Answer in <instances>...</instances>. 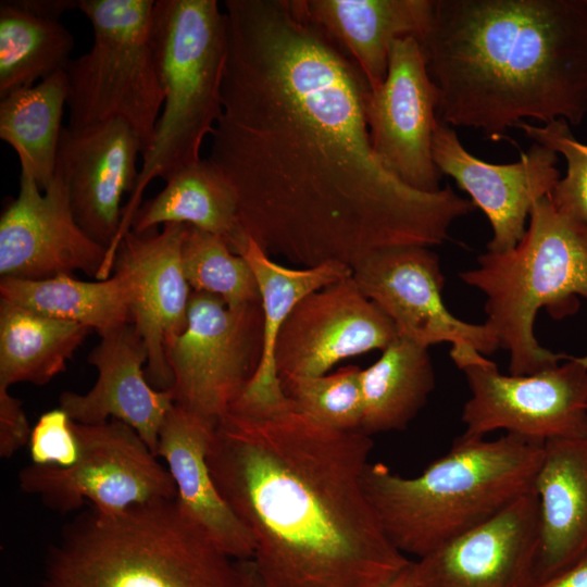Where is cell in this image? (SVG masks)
Masks as SVG:
<instances>
[{
    "instance_id": "39",
    "label": "cell",
    "mask_w": 587,
    "mask_h": 587,
    "mask_svg": "<svg viewBox=\"0 0 587 587\" xmlns=\"http://www.w3.org/2000/svg\"><path fill=\"white\" fill-rule=\"evenodd\" d=\"M410 564L395 578H392L385 587H415L410 576Z\"/></svg>"
},
{
    "instance_id": "30",
    "label": "cell",
    "mask_w": 587,
    "mask_h": 587,
    "mask_svg": "<svg viewBox=\"0 0 587 587\" xmlns=\"http://www.w3.org/2000/svg\"><path fill=\"white\" fill-rule=\"evenodd\" d=\"M74 38L59 20L0 2V98L36 85L71 61Z\"/></svg>"
},
{
    "instance_id": "33",
    "label": "cell",
    "mask_w": 587,
    "mask_h": 587,
    "mask_svg": "<svg viewBox=\"0 0 587 587\" xmlns=\"http://www.w3.org/2000/svg\"><path fill=\"white\" fill-rule=\"evenodd\" d=\"M516 127L535 143L550 148L566 161V173L551 197L562 209L587 222V143L578 141L564 120L540 126L521 122Z\"/></svg>"
},
{
    "instance_id": "34",
    "label": "cell",
    "mask_w": 587,
    "mask_h": 587,
    "mask_svg": "<svg viewBox=\"0 0 587 587\" xmlns=\"http://www.w3.org/2000/svg\"><path fill=\"white\" fill-rule=\"evenodd\" d=\"M30 459L36 465L67 467L79 455V445L73 421L61 409L43 413L32 428Z\"/></svg>"
},
{
    "instance_id": "20",
    "label": "cell",
    "mask_w": 587,
    "mask_h": 587,
    "mask_svg": "<svg viewBox=\"0 0 587 587\" xmlns=\"http://www.w3.org/2000/svg\"><path fill=\"white\" fill-rule=\"evenodd\" d=\"M100 338L88 355L98 372L95 385L86 394L64 391L59 408L80 424L118 420L134 428L157 457L160 429L175 404L173 391L155 389L147 379L148 352L132 324Z\"/></svg>"
},
{
    "instance_id": "1",
    "label": "cell",
    "mask_w": 587,
    "mask_h": 587,
    "mask_svg": "<svg viewBox=\"0 0 587 587\" xmlns=\"http://www.w3.org/2000/svg\"><path fill=\"white\" fill-rule=\"evenodd\" d=\"M222 113L208 160L240 227L268 255L351 270L396 246L432 247L475 210L450 186L415 190L375 153L371 87L298 0H225Z\"/></svg>"
},
{
    "instance_id": "29",
    "label": "cell",
    "mask_w": 587,
    "mask_h": 587,
    "mask_svg": "<svg viewBox=\"0 0 587 587\" xmlns=\"http://www.w3.org/2000/svg\"><path fill=\"white\" fill-rule=\"evenodd\" d=\"M68 96L65 71L0 98V138L16 152L21 171L41 190L55 174L62 116Z\"/></svg>"
},
{
    "instance_id": "7",
    "label": "cell",
    "mask_w": 587,
    "mask_h": 587,
    "mask_svg": "<svg viewBox=\"0 0 587 587\" xmlns=\"http://www.w3.org/2000/svg\"><path fill=\"white\" fill-rule=\"evenodd\" d=\"M150 39L164 103L133 191L122 210L117 247L130 229L141 196L154 178L166 182L202 158L200 150L222 113L227 57L224 12L216 0H157Z\"/></svg>"
},
{
    "instance_id": "8",
    "label": "cell",
    "mask_w": 587,
    "mask_h": 587,
    "mask_svg": "<svg viewBox=\"0 0 587 587\" xmlns=\"http://www.w3.org/2000/svg\"><path fill=\"white\" fill-rule=\"evenodd\" d=\"M154 0H80L92 26L90 50L71 59L67 77L70 128L124 121L143 155L164 103L150 39Z\"/></svg>"
},
{
    "instance_id": "32",
    "label": "cell",
    "mask_w": 587,
    "mask_h": 587,
    "mask_svg": "<svg viewBox=\"0 0 587 587\" xmlns=\"http://www.w3.org/2000/svg\"><path fill=\"white\" fill-rule=\"evenodd\" d=\"M362 369L348 365L333 374L280 380L283 392L299 412L337 430H361Z\"/></svg>"
},
{
    "instance_id": "24",
    "label": "cell",
    "mask_w": 587,
    "mask_h": 587,
    "mask_svg": "<svg viewBox=\"0 0 587 587\" xmlns=\"http://www.w3.org/2000/svg\"><path fill=\"white\" fill-rule=\"evenodd\" d=\"M236 254L245 258L259 285L263 311V349L253 378L232 410L276 404L287 399L274 366V349L283 323L305 296L352 273L349 266L336 262L301 268L284 266L273 261L248 236L237 248Z\"/></svg>"
},
{
    "instance_id": "11",
    "label": "cell",
    "mask_w": 587,
    "mask_h": 587,
    "mask_svg": "<svg viewBox=\"0 0 587 587\" xmlns=\"http://www.w3.org/2000/svg\"><path fill=\"white\" fill-rule=\"evenodd\" d=\"M461 371L471 391L462 437L485 438L500 429L539 444L587 437V355L529 375L501 374L487 358Z\"/></svg>"
},
{
    "instance_id": "13",
    "label": "cell",
    "mask_w": 587,
    "mask_h": 587,
    "mask_svg": "<svg viewBox=\"0 0 587 587\" xmlns=\"http://www.w3.org/2000/svg\"><path fill=\"white\" fill-rule=\"evenodd\" d=\"M438 104V88L420 41L411 36L398 38L391 46L386 78L371 92L367 124L383 164L422 192L442 189V173L432 150Z\"/></svg>"
},
{
    "instance_id": "21",
    "label": "cell",
    "mask_w": 587,
    "mask_h": 587,
    "mask_svg": "<svg viewBox=\"0 0 587 587\" xmlns=\"http://www.w3.org/2000/svg\"><path fill=\"white\" fill-rule=\"evenodd\" d=\"M215 425L174 404L159 433L157 457L167 463L176 503L221 551L234 560H251L254 541L221 496L207 457Z\"/></svg>"
},
{
    "instance_id": "18",
    "label": "cell",
    "mask_w": 587,
    "mask_h": 587,
    "mask_svg": "<svg viewBox=\"0 0 587 587\" xmlns=\"http://www.w3.org/2000/svg\"><path fill=\"white\" fill-rule=\"evenodd\" d=\"M434 162L451 176L487 216L492 237L487 251L504 252L521 240L534 204L551 195L561 176L558 153L533 143L519 161L492 164L470 153L454 128L438 118L433 136Z\"/></svg>"
},
{
    "instance_id": "31",
    "label": "cell",
    "mask_w": 587,
    "mask_h": 587,
    "mask_svg": "<svg viewBox=\"0 0 587 587\" xmlns=\"http://www.w3.org/2000/svg\"><path fill=\"white\" fill-rule=\"evenodd\" d=\"M182 265L192 291L216 296L229 308L261 303L252 268L217 235L187 225Z\"/></svg>"
},
{
    "instance_id": "25",
    "label": "cell",
    "mask_w": 587,
    "mask_h": 587,
    "mask_svg": "<svg viewBox=\"0 0 587 587\" xmlns=\"http://www.w3.org/2000/svg\"><path fill=\"white\" fill-rule=\"evenodd\" d=\"M170 223L217 235L233 252L247 237L240 227L236 192L208 159L171 176L159 193L141 203L130 229L145 233Z\"/></svg>"
},
{
    "instance_id": "6",
    "label": "cell",
    "mask_w": 587,
    "mask_h": 587,
    "mask_svg": "<svg viewBox=\"0 0 587 587\" xmlns=\"http://www.w3.org/2000/svg\"><path fill=\"white\" fill-rule=\"evenodd\" d=\"M521 240L504 252L487 251L461 272L485 296V325L509 353L511 375H529L572 355L539 345L534 323L540 309L554 320L574 314L587 300V222L548 195L529 213Z\"/></svg>"
},
{
    "instance_id": "15",
    "label": "cell",
    "mask_w": 587,
    "mask_h": 587,
    "mask_svg": "<svg viewBox=\"0 0 587 587\" xmlns=\"http://www.w3.org/2000/svg\"><path fill=\"white\" fill-rule=\"evenodd\" d=\"M186 224L170 223L145 233L128 230L115 254L112 274L128 289L132 325L148 352L146 376L159 390L172 388L167 345L188 323L192 289L182 265Z\"/></svg>"
},
{
    "instance_id": "28",
    "label": "cell",
    "mask_w": 587,
    "mask_h": 587,
    "mask_svg": "<svg viewBox=\"0 0 587 587\" xmlns=\"http://www.w3.org/2000/svg\"><path fill=\"white\" fill-rule=\"evenodd\" d=\"M90 330L0 300V387L49 383Z\"/></svg>"
},
{
    "instance_id": "37",
    "label": "cell",
    "mask_w": 587,
    "mask_h": 587,
    "mask_svg": "<svg viewBox=\"0 0 587 587\" xmlns=\"http://www.w3.org/2000/svg\"><path fill=\"white\" fill-rule=\"evenodd\" d=\"M16 7L35 14L52 20L74 8H78L79 1L74 0H11Z\"/></svg>"
},
{
    "instance_id": "16",
    "label": "cell",
    "mask_w": 587,
    "mask_h": 587,
    "mask_svg": "<svg viewBox=\"0 0 587 587\" xmlns=\"http://www.w3.org/2000/svg\"><path fill=\"white\" fill-rule=\"evenodd\" d=\"M107 252L76 222L57 172L41 190L21 171L18 193L0 217L1 277L46 279L83 272L97 279Z\"/></svg>"
},
{
    "instance_id": "36",
    "label": "cell",
    "mask_w": 587,
    "mask_h": 587,
    "mask_svg": "<svg viewBox=\"0 0 587 587\" xmlns=\"http://www.w3.org/2000/svg\"><path fill=\"white\" fill-rule=\"evenodd\" d=\"M526 587H587V554L569 569L545 579L530 580Z\"/></svg>"
},
{
    "instance_id": "14",
    "label": "cell",
    "mask_w": 587,
    "mask_h": 587,
    "mask_svg": "<svg viewBox=\"0 0 587 587\" xmlns=\"http://www.w3.org/2000/svg\"><path fill=\"white\" fill-rule=\"evenodd\" d=\"M397 337L392 321L350 275L296 304L278 333L274 366L279 380L323 375L347 358L383 351Z\"/></svg>"
},
{
    "instance_id": "27",
    "label": "cell",
    "mask_w": 587,
    "mask_h": 587,
    "mask_svg": "<svg viewBox=\"0 0 587 587\" xmlns=\"http://www.w3.org/2000/svg\"><path fill=\"white\" fill-rule=\"evenodd\" d=\"M361 386V430L371 436L404 429L435 388L428 348L398 336L374 364L362 370Z\"/></svg>"
},
{
    "instance_id": "5",
    "label": "cell",
    "mask_w": 587,
    "mask_h": 587,
    "mask_svg": "<svg viewBox=\"0 0 587 587\" xmlns=\"http://www.w3.org/2000/svg\"><path fill=\"white\" fill-rule=\"evenodd\" d=\"M41 587L245 586L237 560L173 499L80 515L51 549Z\"/></svg>"
},
{
    "instance_id": "10",
    "label": "cell",
    "mask_w": 587,
    "mask_h": 587,
    "mask_svg": "<svg viewBox=\"0 0 587 587\" xmlns=\"http://www.w3.org/2000/svg\"><path fill=\"white\" fill-rule=\"evenodd\" d=\"M79 445L77 461L67 467L30 464L21 470V488L59 512L86 501L107 514L161 500L176 499L168 470L129 425L109 420L98 424L73 421Z\"/></svg>"
},
{
    "instance_id": "19",
    "label": "cell",
    "mask_w": 587,
    "mask_h": 587,
    "mask_svg": "<svg viewBox=\"0 0 587 587\" xmlns=\"http://www.w3.org/2000/svg\"><path fill=\"white\" fill-rule=\"evenodd\" d=\"M140 142L122 120L84 128L63 127L55 172L68 192L82 229L108 251L122 221V198L133 191L139 168Z\"/></svg>"
},
{
    "instance_id": "35",
    "label": "cell",
    "mask_w": 587,
    "mask_h": 587,
    "mask_svg": "<svg viewBox=\"0 0 587 587\" xmlns=\"http://www.w3.org/2000/svg\"><path fill=\"white\" fill-rule=\"evenodd\" d=\"M32 428L22 407V401L0 387V455L12 457L29 442Z\"/></svg>"
},
{
    "instance_id": "26",
    "label": "cell",
    "mask_w": 587,
    "mask_h": 587,
    "mask_svg": "<svg viewBox=\"0 0 587 587\" xmlns=\"http://www.w3.org/2000/svg\"><path fill=\"white\" fill-rule=\"evenodd\" d=\"M0 300L95 329L100 337L132 324L128 289L116 274L97 282L71 275L46 279L1 277Z\"/></svg>"
},
{
    "instance_id": "38",
    "label": "cell",
    "mask_w": 587,
    "mask_h": 587,
    "mask_svg": "<svg viewBox=\"0 0 587 587\" xmlns=\"http://www.w3.org/2000/svg\"><path fill=\"white\" fill-rule=\"evenodd\" d=\"M245 587H265L252 560L237 561Z\"/></svg>"
},
{
    "instance_id": "2",
    "label": "cell",
    "mask_w": 587,
    "mask_h": 587,
    "mask_svg": "<svg viewBox=\"0 0 587 587\" xmlns=\"http://www.w3.org/2000/svg\"><path fill=\"white\" fill-rule=\"evenodd\" d=\"M372 449L362 430L327 427L288 399L215 425L208 465L265 587H385L411 563L364 494Z\"/></svg>"
},
{
    "instance_id": "22",
    "label": "cell",
    "mask_w": 587,
    "mask_h": 587,
    "mask_svg": "<svg viewBox=\"0 0 587 587\" xmlns=\"http://www.w3.org/2000/svg\"><path fill=\"white\" fill-rule=\"evenodd\" d=\"M534 489L539 546L530 580H540L587 554V437L546 441Z\"/></svg>"
},
{
    "instance_id": "3",
    "label": "cell",
    "mask_w": 587,
    "mask_h": 587,
    "mask_svg": "<svg viewBox=\"0 0 587 587\" xmlns=\"http://www.w3.org/2000/svg\"><path fill=\"white\" fill-rule=\"evenodd\" d=\"M420 43L450 126L496 137L587 115V0H435Z\"/></svg>"
},
{
    "instance_id": "12",
    "label": "cell",
    "mask_w": 587,
    "mask_h": 587,
    "mask_svg": "<svg viewBox=\"0 0 587 587\" xmlns=\"http://www.w3.org/2000/svg\"><path fill=\"white\" fill-rule=\"evenodd\" d=\"M351 276L361 292L392 321L398 336L427 348L450 344V357L460 370L500 348L485 324L462 321L447 309L445 276L430 247L377 250L360 261Z\"/></svg>"
},
{
    "instance_id": "4",
    "label": "cell",
    "mask_w": 587,
    "mask_h": 587,
    "mask_svg": "<svg viewBox=\"0 0 587 587\" xmlns=\"http://www.w3.org/2000/svg\"><path fill=\"white\" fill-rule=\"evenodd\" d=\"M542 454L544 444L511 434L460 436L414 477L369 462L362 487L392 546L419 559L533 490Z\"/></svg>"
},
{
    "instance_id": "9",
    "label": "cell",
    "mask_w": 587,
    "mask_h": 587,
    "mask_svg": "<svg viewBox=\"0 0 587 587\" xmlns=\"http://www.w3.org/2000/svg\"><path fill=\"white\" fill-rule=\"evenodd\" d=\"M262 349L261 303L229 308L192 291L187 327L166 347L174 403L216 425L253 378Z\"/></svg>"
},
{
    "instance_id": "23",
    "label": "cell",
    "mask_w": 587,
    "mask_h": 587,
    "mask_svg": "<svg viewBox=\"0 0 587 587\" xmlns=\"http://www.w3.org/2000/svg\"><path fill=\"white\" fill-rule=\"evenodd\" d=\"M307 16L359 67L374 91L384 83L391 46L426 35L435 0H298Z\"/></svg>"
},
{
    "instance_id": "17",
    "label": "cell",
    "mask_w": 587,
    "mask_h": 587,
    "mask_svg": "<svg viewBox=\"0 0 587 587\" xmlns=\"http://www.w3.org/2000/svg\"><path fill=\"white\" fill-rule=\"evenodd\" d=\"M539 546L535 489L497 515L411 561L415 587H526Z\"/></svg>"
}]
</instances>
